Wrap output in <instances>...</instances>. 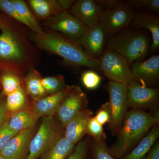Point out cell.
<instances>
[{
  "mask_svg": "<svg viewBox=\"0 0 159 159\" xmlns=\"http://www.w3.org/2000/svg\"><path fill=\"white\" fill-rule=\"evenodd\" d=\"M134 15L132 7L121 3L101 11L99 22L105 28L107 34L113 35L131 24Z\"/></svg>",
  "mask_w": 159,
  "mask_h": 159,
  "instance_id": "obj_11",
  "label": "cell"
},
{
  "mask_svg": "<svg viewBox=\"0 0 159 159\" xmlns=\"http://www.w3.org/2000/svg\"><path fill=\"white\" fill-rule=\"evenodd\" d=\"M0 159H6V158L2 156V155H0Z\"/></svg>",
  "mask_w": 159,
  "mask_h": 159,
  "instance_id": "obj_43",
  "label": "cell"
},
{
  "mask_svg": "<svg viewBox=\"0 0 159 159\" xmlns=\"http://www.w3.org/2000/svg\"><path fill=\"white\" fill-rule=\"evenodd\" d=\"M147 7L148 10L158 13L159 12V0H151V2Z\"/></svg>",
  "mask_w": 159,
  "mask_h": 159,
  "instance_id": "obj_40",
  "label": "cell"
},
{
  "mask_svg": "<svg viewBox=\"0 0 159 159\" xmlns=\"http://www.w3.org/2000/svg\"><path fill=\"white\" fill-rule=\"evenodd\" d=\"M106 34L105 28L99 21L91 28H88L76 42L88 56L98 59L97 57L103 51Z\"/></svg>",
  "mask_w": 159,
  "mask_h": 159,
  "instance_id": "obj_12",
  "label": "cell"
},
{
  "mask_svg": "<svg viewBox=\"0 0 159 159\" xmlns=\"http://www.w3.org/2000/svg\"><path fill=\"white\" fill-rule=\"evenodd\" d=\"M97 122L101 125L109 123L110 119V114L109 110L108 102L101 105V107L97 111L95 117Z\"/></svg>",
  "mask_w": 159,
  "mask_h": 159,
  "instance_id": "obj_34",
  "label": "cell"
},
{
  "mask_svg": "<svg viewBox=\"0 0 159 159\" xmlns=\"http://www.w3.org/2000/svg\"><path fill=\"white\" fill-rule=\"evenodd\" d=\"M37 132L31 139L27 159H37L60 138L64 128L54 116L43 117Z\"/></svg>",
  "mask_w": 159,
  "mask_h": 159,
  "instance_id": "obj_5",
  "label": "cell"
},
{
  "mask_svg": "<svg viewBox=\"0 0 159 159\" xmlns=\"http://www.w3.org/2000/svg\"><path fill=\"white\" fill-rule=\"evenodd\" d=\"M128 85L110 81L107 85L110 98L108 105L110 114L109 128L113 135L119 133L127 112Z\"/></svg>",
  "mask_w": 159,
  "mask_h": 159,
  "instance_id": "obj_6",
  "label": "cell"
},
{
  "mask_svg": "<svg viewBox=\"0 0 159 159\" xmlns=\"http://www.w3.org/2000/svg\"><path fill=\"white\" fill-rule=\"evenodd\" d=\"M40 118L31 106L10 115L8 125L11 130L19 133L35 126Z\"/></svg>",
  "mask_w": 159,
  "mask_h": 159,
  "instance_id": "obj_19",
  "label": "cell"
},
{
  "mask_svg": "<svg viewBox=\"0 0 159 159\" xmlns=\"http://www.w3.org/2000/svg\"><path fill=\"white\" fill-rule=\"evenodd\" d=\"M108 50L122 55L128 63L140 61L148 54L149 42L146 35L133 30L119 31L111 38Z\"/></svg>",
  "mask_w": 159,
  "mask_h": 159,
  "instance_id": "obj_4",
  "label": "cell"
},
{
  "mask_svg": "<svg viewBox=\"0 0 159 159\" xmlns=\"http://www.w3.org/2000/svg\"><path fill=\"white\" fill-rule=\"evenodd\" d=\"M10 116L6 107V97L0 96V125Z\"/></svg>",
  "mask_w": 159,
  "mask_h": 159,
  "instance_id": "obj_35",
  "label": "cell"
},
{
  "mask_svg": "<svg viewBox=\"0 0 159 159\" xmlns=\"http://www.w3.org/2000/svg\"><path fill=\"white\" fill-rule=\"evenodd\" d=\"M9 118L0 125V152L2 150L9 140L18 133L9 128L8 125Z\"/></svg>",
  "mask_w": 159,
  "mask_h": 159,
  "instance_id": "obj_32",
  "label": "cell"
},
{
  "mask_svg": "<svg viewBox=\"0 0 159 159\" xmlns=\"http://www.w3.org/2000/svg\"><path fill=\"white\" fill-rule=\"evenodd\" d=\"M42 76L36 69L30 70L24 78V87L32 101L47 96L41 83Z\"/></svg>",
  "mask_w": 159,
  "mask_h": 159,
  "instance_id": "obj_21",
  "label": "cell"
},
{
  "mask_svg": "<svg viewBox=\"0 0 159 159\" xmlns=\"http://www.w3.org/2000/svg\"><path fill=\"white\" fill-rule=\"evenodd\" d=\"M93 149L94 159H115L108 152L105 139H95Z\"/></svg>",
  "mask_w": 159,
  "mask_h": 159,
  "instance_id": "obj_30",
  "label": "cell"
},
{
  "mask_svg": "<svg viewBox=\"0 0 159 159\" xmlns=\"http://www.w3.org/2000/svg\"><path fill=\"white\" fill-rule=\"evenodd\" d=\"M26 2L37 19L44 21L63 11L58 0H28Z\"/></svg>",
  "mask_w": 159,
  "mask_h": 159,
  "instance_id": "obj_20",
  "label": "cell"
},
{
  "mask_svg": "<svg viewBox=\"0 0 159 159\" xmlns=\"http://www.w3.org/2000/svg\"><path fill=\"white\" fill-rule=\"evenodd\" d=\"M86 134L91 136L94 139H105L106 137L102 125L97 122L94 117H92L89 121Z\"/></svg>",
  "mask_w": 159,
  "mask_h": 159,
  "instance_id": "obj_31",
  "label": "cell"
},
{
  "mask_svg": "<svg viewBox=\"0 0 159 159\" xmlns=\"http://www.w3.org/2000/svg\"><path fill=\"white\" fill-rule=\"evenodd\" d=\"M81 80L86 88L93 90L97 88L101 83L102 77L93 70H87L82 73Z\"/></svg>",
  "mask_w": 159,
  "mask_h": 159,
  "instance_id": "obj_29",
  "label": "cell"
},
{
  "mask_svg": "<svg viewBox=\"0 0 159 159\" xmlns=\"http://www.w3.org/2000/svg\"><path fill=\"white\" fill-rule=\"evenodd\" d=\"M0 71L12 72L24 80L39 62V49L30 39V29L6 15L0 14Z\"/></svg>",
  "mask_w": 159,
  "mask_h": 159,
  "instance_id": "obj_1",
  "label": "cell"
},
{
  "mask_svg": "<svg viewBox=\"0 0 159 159\" xmlns=\"http://www.w3.org/2000/svg\"><path fill=\"white\" fill-rule=\"evenodd\" d=\"M29 37L39 49L58 55L69 65L101 70L99 59L88 56L77 42L58 32L48 29L41 32L31 31Z\"/></svg>",
  "mask_w": 159,
  "mask_h": 159,
  "instance_id": "obj_2",
  "label": "cell"
},
{
  "mask_svg": "<svg viewBox=\"0 0 159 159\" xmlns=\"http://www.w3.org/2000/svg\"><path fill=\"white\" fill-rule=\"evenodd\" d=\"M128 2V5L131 7L142 8L147 7L151 2V0H131Z\"/></svg>",
  "mask_w": 159,
  "mask_h": 159,
  "instance_id": "obj_38",
  "label": "cell"
},
{
  "mask_svg": "<svg viewBox=\"0 0 159 159\" xmlns=\"http://www.w3.org/2000/svg\"><path fill=\"white\" fill-rule=\"evenodd\" d=\"M95 1L99 6H104L107 9H111L122 3V1L117 0H96Z\"/></svg>",
  "mask_w": 159,
  "mask_h": 159,
  "instance_id": "obj_36",
  "label": "cell"
},
{
  "mask_svg": "<svg viewBox=\"0 0 159 159\" xmlns=\"http://www.w3.org/2000/svg\"><path fill=\"white\" fill-rule=\"evenodd\" d=\"M159 97L157 88L148 87L133 80L128 85L127 108L143 111L155 108Z\"/></svg>",
  "mask_w": 159,
  "mask_h": 159,
  "instance_id": "obj_9",
  "label": "cell"
},
{
  "mask_svg": "<svg viewBox=\"0 0 159 159\" xmlns=\"http://www.w3.org/2000/svg\"><path fill=\"white\" fill-rule=\"evenodd\" d=\"M159 122L158 111L150 112L131 109L126 113L116 141L108 148V152L114 157L122 158Z\"/></svg>",
  "mask_w": 159,
  "mask_h": 159,
  "instance_id": "obj_3",
  "label": "cell"
},
{
  "mask_svg": "<svg viewBox=\"0 0 159 159\" xmlns=\"http://www.w3.org/2000/svg\"><path fill=\"white\" fill-rule=\"evenodd\" d=\"M24 86L21 87L6 97V109L10 115L31 106Z\"/></svg>",
  "mask_w": 159,
  "mask_h": 159,
  "instance_id": "obj_24",
  "label": "cell"
},
{
  "mask_svg": "<svg viewBox=\"0 0 159 159\" xmlns=\"http://www.w3.org/2000/svg\"><path fill=\"white\" fill-rule=\"evenodd\" d=\"M0 10L8 17L26 26L31 31H33V29L30 23L21 15L11 0H0Z\"/></svg>",
  "mask_w": 159,
  "mask_h": 159,
  "instance_id": "obj_28",
  "label": "cell"
},
{
  "mask_svg": "<svg viewBox=\"0 0 159 159\" xmlns=\"http://www.w3.org/2000/svg\"><path fill=\"white\" fill-rule=\"evenodd\" d=\"M159 136L157 125L151 129L133 150L121 159H143L156 142Z\"/></svg>",
  "mask_w": 159,
  "mask_h": 159,
  "instance_id": "obj_22",
  "label": "cell"
},
{
  "mask_svg": "<svg viewBox=\"0 0 159 159\" xmlns=\"http://www.w3.org/2000/svg\"><path fill=\"white\" fill-rule=\"evenodd\" d=\"M147 156L143 159H159V143L157 142L148 152Z\"/></svg>",
  "mask_w": 159,
  "mask_h": 159,
  "instance_id": "obj_37",
  "label": "cell"
},
{
  "mask_svg": "<svg viewBox=\"0 0 159 159\" xmlns=\"http://www.w3.org/2000/svg\"><path fill=\"white\" fill-rule=\"evenodd\" d=\"M41 25L48 30L59 32L69 39L77 41L87 27L68 11H63L43 21Z\"/></svg>",
  "mask_w": 159,
  "mask_h": 159,
  "instance_id": "obj_8",
  "label": "cell"
},
{
  "mask_svg": "<svg viewBox=\"0 0 159 159\" xmlns=\"http://www.w3.org/2000/svg\"><path fill=\"white\" fill-rule=\"evenodd\" d=\"M93 115V111L88 109L78 113L66 125L64 137L74 145L77 144L86 133L88 124Z\"/></svg>",
  "mask_w": 159,
  "mask_h": 159,
  "instance_id": "obj_17",
  "label": "cell"
},
{
  "mask_svg": "<svg viewBox=\"0 0 159 159\" xmlns=\"http://www.w3.org/2000/svg\"><path fill=\"white\" fill-rule=\"evenodd\" d=\"M88 99L80 86L74 85L63 99L55 116L64 128L77 114L87 109Z\"/></svg>",
  "mask_w": 159,
  "mask_h": 159,
  "instance_id": "obj_10",
  "label": "cell"
},
{
  "mask_svg": "<svg viewBox=\"0 0 159 159\" xmlns=\"http://www.w3.org/2000/svg\"><path fill=\"white\" fill-rule=\"evenodd\" d=\"M135 29H145L151 33L152 36V51H155L159 48V17L157 16L139 13L134 15L131 23Z\"/></svg>",
  "mask_w": 159,
  "mask_h": 159,
  "instance_id": "obj_18",
  "label": "cell"
},
{
  "mask_svg": "<svg viewBox=\"0 0 159 159\" xmlns=\"http://www.w3.org/2000/svg\"><path fill=\"white\" fill-rule=\"evenodd\" d=\"M67 85L62 91L57 93L48 95L31 102V107L40 117L54 116L61 103L74 87Z\"/></svg>",
  "mask_w": 159,
  "mask_h": 159,
  "instance_id": "obj_16",
  "label": "cell"
},
{
  "mask_svg": "<svg viewBox=\"0 0 159 159\" xmlns=\"http://www.w3.org/2000/svg\"><path fill=\"white\" fill-rule=\"evenodd\" d=\"M70 12L87 28H91L99 21L101 11L93 0H78L71 6Z\"/></svg>",
  "mask_w": 159,
  "mask_h": 159,
  "instance_id": "obj_15",
  "label": "cell"
},
{
  "mask_svg": "<svg viewBox=\"0 0 159 159\" xmlns=\"http://www.w3.org/2000/svg\"><path fill=\"white\" fill-rule=\"evenodd\" d=\"M2 93L0 96L6 97L18 89L24 86V80L17 74L9 71L1 72Z\"/></svg>",
  "mask_w": 159,
  "mask_h": 159,
  "instance_id": "obj_25",
  "label": "cell"
},
{
  "mask_svg": "<svg viewBox=\"0 0 159 159\" xmlns=\"http://www.w3.org/2000/svg\"><path fill=\"white\" fill-rule=\"evenodd\" d=\"M88 145V140H81L75 146L72 153L66 159H86Z\"/></svg>",
  "mask_w": 159,
  "mask_h": 159,
  "instance_id": "obj_33",
  "label": "cell"
},
{
  "mask_svg": "<svg viewBox=\"0 0 159 159\" xmlns=\"http://www.w3.org/2000/svg\"><path fill=\"white\" fill-rule=\"evenodd\" d=\"M2 24L0 20V30H2Z\"/></svg>",
  "mask_w": 159,
  "mask_h": 159,
  "instance_id": "obj_41",
  "label": "cell"
},
{
  "mask_svg": "<svg viewBox=\"0 0 159 159\" xmlns=\"http://www.w3.org/2000/svg\"><path fill=\"white\" fill-rule=\"evenodd\" d=\"M63 11H68L75 1L74 0H58Z\"/></svg>",
  "mask_w": 159,
  "mask_h": 159,
  "instance_id": "obj_39",
  "label": "cell"
},
{
  "mask_svg": "<svg viewBox=\"0 0 159 159\" xmlns=\"http://www.w3.org/2000/svg\"><path fill=\"white\" fill-rule=\"evenodd\" d=\"M34 130V126L19 132L9 140L0 155L7 159H27Z\"/></svg>",
  "mask_w": 159,
  "mask_h": 159,
  "instance_id": "obj_13",
  "label": "cell"
},
{
  "mask_svg": "<svg viewBox=\"0 0 159 159\" xmlns=\"http://www.w3.org/2000/svg\"><path fill=\"white\" fill-rule=\"evenodd\" d=\"M99 61L100 70L110 81L128 84L134 80L127 60L117 52L107 50Z\"/></svg>",
  "mask_w": 159,
  "mask_h": 159,
  "instance_id": "obj_7",
  "label": "cell"
},
{
  "mask_svg": "<svg viewBox=\"0 0 159 159\" xmlns=\"http://www.w3.org/2000/svg\"><path fill=\"white\" fill-rule=\"evenodd\" d=\"M1 72L0 71V90L2 89V84H1Z\"/></svg>",
  "mask_w": 159,
  "mask_h": 159,
  "instance_id": "obj_42",
  "label": "cell"
},
{
  "mask_svg": "<svg viewBox=\"0 0 159 159\" xmlns=\"http://www.w3.org/2000/svg\"><path fill=\"white\" fill-rule=\"evenodd\" d=\"M75 145L63 136L42 154L40 159H66L73 152Z\"/></svg>",
  "mask_w": 159,
  "mask_h": 159,
  "instance_id": "obj_23",
  "label": "cell"
},
{
  "mask_svg": "<svg viewBox=\"0 0 159 159\" xmlns=\"http://www.w3.org/2000/svg\"><path fill=\"white\" fill-rule=\"evenodd\" d=\"M11 1L21 15L30 23L33 29V31L41 32L43 31L37 18L33 14L25 1L24 0H11Z\"/></svg>",
  "mask_w": 159,
  "mask_h": 159,
  "instance_id": "obj_26",
  "label": "cell"
},
{
  "mask_svg": "<svg viewBox=\"0 0 159 159\" xmlns=\"http://www.w3.org/2000/svg\"><path fill=\"white\" fill-rule=\"evenodd\" d=\"M131 70L134 80L147 87L154 85L159 80V55L152 56L145 61L133 63Z\"/></svg>",
  "mask_w": 159,
  "mask_h": 159,
  "instance_id": "obj_14",
  "label": "cell"
},
{
  "mask_svg": "<svg viewBox=\"0 0 159 159\" xmlns=\"http://www.w3.org/2000/svg\"><path fill=\"white\" fill-rule=\"evenodd\" d=\"M41 83L47 96L57 93L67 85L64 77L61 75L43 77L42 78Z\"/></svg>",
  "mask_w": 159,
  "mask_h": 159,
  "instance_id": "obj_27",
  "label": "cell"
}]
</instances>
